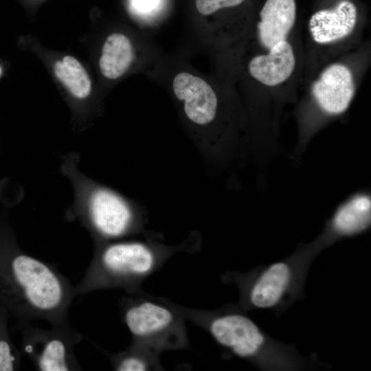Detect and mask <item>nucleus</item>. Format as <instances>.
I'll list each match as a JSON object with an SVG mask.
<instances>
[{"label":"nucleus","instance_id":"nucleus-4","mask_svg":"<svg viewBox=\"0 0 371 371\" xmlns=\"http://www.w3.org/2000/svg\"><path fill=\"white\" fill-rule=\"evenodd\" d=\"M355 93L351 70L333 63L326 67L313 83L311 94L317 109L325 116L339 115L348 109Z\"/></svg>","mask_w":371,"mask_h":371},{"label":"nucleus","instance_id":"nucleus-5","mask_svg":"<svg viewBox=\"0 0 371 371\" xmlns=\"http://www.w3.org/2000/svg\"><path fill=\"white\" fill-rule=\"evenodd\" d=\"M172 89L192 122L207 126L214 122L218 112V99L204 79L188 72H180L173 79Z\"/></svg>","mask_w":371,"mask_h":371},{"label":"nucleus","instance_id":"nucleus-12","mask_svg":"<svg viewBox=\"0 0 371 371\" xmlns=\"http://www.w3.org/2000/svg\"><path fill=\"white\" fill-rule=\"evenodd\" d=\"M291 278L287 265H272L258 279L250 293L251 304L258 308L276 305L284 293Z\"/></svg>","mask_w":371,"mask_h":371},{"label":"nucleus","instance_id":"nucleus-17","mask_svg":"<svg viewBox=\"0 0 371 371\" xmlns=\"http://www.w3.org/2000/svg\"><path fill=\"white\" fill-rule=\"evenodd\" d=\"M244 0H196L197 10L202 15H210L217 10L234 7L240 4Z\"/></svg>","mask_w":371,"mask_h":371},{"label":"nucleus","instance_id":"nucleus-11","mask_svg":"<svg viewBox=\"0 0 371 371\" xmlns=\"http://www.w3.org/2000/svg\"><path fill=\"white\" fill-rule=\"evenodd\" d=\"M371 195L366 190L353 193L342 201L329 224L334 234L351 236L366 229L370 223Z\"/></svg>","mask_w":371,"mask_h":371},{"label":"nucleus","instance_id":"nucleus-13","mask_svg":"<svg viewBox=\"0 0 371 371\" xmlns=\"http://www.w3.org/2000/svg\"><path fill=\"white\" fill-rule=\"evenodd\" d=\"M133 48L127 36L120 33L111 34L102 49L99 67L102 75L109 79L122 76L133 60Z\"/></svg>","mask_w":371,"mask_h":371},{"label":"nucleus","instance_id":"nucleus-18","mask_svg":"<svg viewBox=\"0 0 371 371\" xmlns=\"http://www.w3.org/2000/svg\"><path fill=\"white\" fill-rule=\"evenodd\" d=\"M159 0H133V5L140 12H148L155 8Z\"/></svg>","mask_w":371,"mask_h":371},{"label":"nucleus","instance_id":"nucleus-3","mask_svg":"<svg viewBox=\"0 0 371 371\" xmlns=\"http://www.w3.org/2000/svg\"><path fill=\"white\" fill-rule=\"evenodd\" d=\"M83 335L68 324L43 329L30 324L24 328L23 350L41 371L81 370L74 348Z\"/></svg>","mask_w":371,"mask_h":371},{"label":"nucleus","instance_id":"nucleus-9","mask_svg":"<svg viewBox=\"0 0 371 371\" xmlns=\"http://www.w3.org/2000/svg\"><path fill=\"white\" fill-rule=\"evenodd\" d=\"M295 63L293 47L285 40L275 44L267 54L254 56L248 64V71L260 83L273 87L289 78Z\"/></svg>","mask_w":371,"mask_h":371},{"label":"nucleus","instance_id":"nucleus-14","mask_svg":"<svg viewBox=\"0 0 371 371\" xmlns=\"http://www.w3.org/2000/svg\"><path fill=\"white\" fill-rule=\"evenodd\" d=\"M56 77L76 98L84 99L91 92L89 77L82 65L71 56L56 62L54 67Z\"/></svg>","mask_w":371,"mask_h":371},{"label":"nucleus","instance_id":"nucleus-8","mask_svg":"<svg viewBox=\"0 0 371 371\" xmlns=\"http://www.w3.org/2000/svg\"><path fill=\"white\" fill-rule=\"evenodd\" d=\"M357 21V10L349 0H340L332 8L314 13L308 23L314 41L329 44L348 36Z\"/></svg>","mask_w":371,"mask_h":371},{"label":"nucleus","instance_id":"nucleus-7","mask_svg":"<svg viewBox=\"0 0 371 371\" xmlns=\"http://www.w3.org/2000/svg\"><path fill=\"white\" fill-rule=\"evenodd\" d=\"M210 331L220 344L242 357L256 354L265 341L258 326L241 315H227L214 319L210 324Z\"/></svg>","mask_w":371,"mask_h":371},{"label":"nucleus","instance_id":"nucleus-16","mask_svg":"<svg viewBox=\"0 0 371 371\" xmlns=\"http://www.w3.org/2000/svg\"><path fill=\"white\" fill-rule=\"evenodd\" d=\"M19 362V357L6 339H0V371L14 370Z\"/></svg>","mask_w":371,"mask_h":371},{"label":"nucleus","instance_id":"nucleus-1","mask_svg":"<svg viewBox=\"0 0 371 371\" xmlns=\"http://www.w3.org/2000/svg\"><path fill=\"white\" fill-rule=\"evenodd\" d=\"M155 262L153 251L142 243L119 242L97 246L84 278L74 286L76 297L107 287H129L149 273Z\"/></svg>","mask_w":371,"mask_h":371},{"label":"nucleus","instance_id":"nucleus-2","mask_svg":"<svg viewBox=\"0 0 371 371\" xmlns=\"http://www.w3.org/2000/svg\"><path fill=\"white\" fill-rule=\"evenodd\" d=\"M78 186L77 215L96 238H114L132 228L134 214L129 203L113 190L83 181Z\"/></svg>","mask_w":371,"mask_h":371},{"label":"nucleus","instance_id":"nucleus-15","mask_svg":"<svg viewBox=\"0 0 371 371\" xmlns=\"http://www.w3.org/2000/svg\"><path fill=\"white\" fill-rule=\"evenodd\" d=\"M114 368L119 371H144L149 368L146 358L133 350L112 357Z\"/></svg>","mask_w":371,"mask_h":371},{"label":"nucleus","instance_id":"nucleus-10","mask_svg":"<svg viewBox=\"0 0 371 371\" xmlns=\"http://www.w3.org/2000/svg\"><path fill=\"white\" fill-rule=\"evenodd\" d=\"M258 35L260 43L270 49L286 40L296 19L294 0H267L260 12Z\"/></svg>","mask_w":371,"mask_h":371},{"label":"nucleus","instance_id":"nucleus-6","mask_svg":"<svg viewBox=\"0 0 371 371\" xmlns=\"http://www.w3.org/2000/svg\"><path fill=\"white\" fill-rule=\"evenodd\" d=\"M124 322L137 341L161 344L177 324L173 313L165 306L150 302L133 303L126 306Z\"/></svg>","mask_w":371,"mask_h":371}]
</instances>
